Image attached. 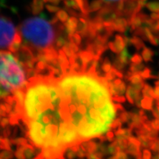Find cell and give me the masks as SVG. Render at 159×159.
Here are the masks:
<instances>
[{
    "mask_svg": "<svg viewBox=\"0 0 159 159\" xmlns=\"http://www.w3.org/2000/svg\"><path fill=\"white\" fill-rule=\"evenodd\" d=\"M122 121L120 120V119L117 118L114 120H113V122H111V128L114 129V130H117V129L120 128L122 127Z\"/></svg>",
    "mask_w": 159,
    "mask_h": 159,
    "instance_id": "836d02e7",
    "label": "cell"
},
{
    "mask_svg": "<svg viewBox=\"0 0 159 159\" xmlns=\"http://www.w3.org/2000/svg\"><path fill=\"white\" fill-rule=\"evenodd\" d=\"M116 77H119V78H121V79L123 78V77H125L124 75H123L121 71H119L118 69H116Z\"/></svg>",
    "mask_w": 159,
    "mask_h": 159,
    "instance_id": "680465c9",
    "label": "cell"
},
{
    "mask_svg": "<svg viewBox=\"0 0 159 159\" xmlns=\"http://www.w3.org/2000/svg\"><path fill=\"white\" fill-rule=\"evenodd\" d=\"M145 7L152 13H159V2H148L145 4Z\"/></svg>",
    "mask_w": 159,
    "mask_h": 159,
    "instance_id": "ac0fdd59",
    "label": "cell"
},
{
    "mask_svg": "<svg viewBox=\"0 0 159 159\" xmlns=\"http://www.w3.org/2000/svg\"><path fill=\"white\" fill-rule=\"evenodd\" d=\"M114 107L115 109H116V112L118 113L119 114L122 112H123V111H125V108H123L122 105H121L120 104H114Z\"/></svg>",
    "mask_w": 159,
    "mask_h": 159,
    "instance_id": "816d5d0a",
    "label": "cell"
},
{
    "mask_svg": "<svg viewBox=\"0 0 159 159\" xmlns=\"http://www.w3.org/2000/svg\"><path fill=\"white\" fill-rule=\"evenodd\" d=\"M156 85L154 89V99H159V83H156Z\"/></svg>",
    "mask_w": 159,
    "mask_h": 159,
    "instance_id": "f5cc1de1",
    "label": "cell"
},
{
    "mask_svg": "<svg viewBox=\"0 0 159 159\" xmlns=\"http://www.w3.org/2000/svg\"><path fill=\"white\" fill-rule=\"evenodd\" d=\"M90 18L80 17L78 18V24H77V33L81 35L83 38H86L88 34L89 22Z\"/></svg>",
    "mask_w": 159,
    "mask_h": 159,
    "instance_id": "52a82bcc",
    "label": "cell"
},
{
    "mask_svg": "<svg viewBox=\"0 0 159 159\" xmlns=\"http://www.w3.org/2000/svg\"><path fill=\"white\" fill-rule=\"evenodd\" d=\"M55 16H56L59 21L62 24H65L69 19V13L66 10L61 9L59 11L57 12Z\"/></svg>",
    "mask_w": 159,
    "mask_h": 159,
    "instance_id": "e0dca14e",
    "label": "cell"
},
{
    "mask_svg": "<svg viewBox=\"0 0 159 159\" xmlns=\"http://www.w3.org/2000/svg\"><path fill=\"white\" fill-rule=\"evenodd\" d=\"M142 60L143 57L142 55H140L138 53H136V54L133 55L130 58V61L133 63H136V64H140V63H142Z\"/></svg>",
    "mask_w": 159,
    "mask_h": 159,
    "instance_id": "d6a6232c",
    "label": "cell"
},
{
    "mask_svg": "<svg viewBox=\"0 0 159 159\" xmlns=\"http://www.w3.org/2000/svg\"><path fill=\"white\" fill-rule=\"evenodd\" d=\"M68 44H69V47H70L71 50L74 52L75 53H78L79 52L80 49H79L78 45L76 44V43H74V42H72V41H69Z\"/></svg>",
    "mask_w": 159,
    "mask_h": 159,
    "instance_id": "74e56055",
    "label": "cell"
},
{
    "mask_svg": "<svg viewBox=\"0 0 159 159\" xmlns=\"http://www.w3.org/2000/svg\"><path fill=\"white\" fill-rule=\"evenodd\" d=\"M63 0H45L46 3H50V4H54V5H58Z\"/></svg>",
    "mask_w": 159,
    "mask_h": 159,
    "instance_id": "9f6ffc18",
    "label": "cell"
},
{
    "mask_svg": "<svg viewBox=\"0 0 159 159\" xmlns=\"http://www.w3.org/2000/svg\"><path fill=\"white\" fill-rule=\"evenodd\" d=\"M117 58H118L123 64H125V66L128 65L129 62H130V55L128 54V49L125 48L122 52H121L119 54V56L117 57Z\"/></svg>",
    "mask_w": 159,
    "mask_h": 159,
    "instance_id": "2e32d148",
    "label": "cell"
},
{
    "mask_svg": "<svg viewBox=\"0 0 159 159\" xmlns=\"http://www.w3.org/2000/svg\"><path fill=\"white\" fill-rule=\"evenodd\" d=\"M142 92L143 97H152V98L154 99V89L150 85L144 84Z\"/></svg>",
    "mask_w": 159,
    "mask_h": 159,
    "instance_id": "d6986e66",
    "label": "cell"
},
{
    "mask_svg": "<svg viewBox=\"0 0 159 159\" xmlns=\"http://www.w3.org/2000/svg\"><path fill=\"white\" fill-rule=\"evenodd\" d=\"M145 26L150 27L156 34L159 33V20H152L150 18Z\"/></svg>",
    "mask_w": 159,
    "mask_h": 159,
    "instance_id": "9a60e30c",
    "label": "cell"
},
{
    "mask_svg": "<svg viewBox=\"0 0 159 159\" xmlns=\"http://www.w3.org/2000/svg\"><path fill=\"white\" fill-rule=\"evenodd\" d=\"M0 157L2 159H13V153L12 152V150H4L0 152Z\"/></svg>",
    "mask_w": 159,
    "mask_h": 159,
    "instance_id": "f1b7e54d",
    "label": "cell"
},
{
    "mask_svg": "<svg viewBox=\"0 0 159 159\" xmlns=\"http://www.w3.org/2000/svg\"><path fill=\"white\" fill-rule=\"evenodd\" d=\"M118 86V91H119V95H122L125 94V92L126 91V84L125 83L122 82L119 85H117Z\"/></svg>",
    "mask_w": 159,
    "mask_h": 159,
    "instance_id": "60d3db41",
    "label": "cell"
},
{
    "mask_svg": "<svg viewBox=\"0 0 159 159\" xmlns=\"http://www.w3.org/2000/svg\"><path fill=\"white\" fill-rule=\"evenodd\" d=\"M158 43H159V33L158 34Z\"/></svg>",
    "mask_w": 159,
    "mask_h": 159,
    "instance_id": "be15d7a7",
    "label": "cell"
},
{
    "mask_svg": "<svg viewBox=\"0 0 159 159\" xmlns=\"http://www.w3.org/2000/svg\"><path fill=\"white\" fill-rule=\"evenodd\" d=\"M126 98L128 99V102H130V103H131V104H134V103H135L134 99L133 98L132 95H131V94H130V89H129L128 87V88H127V91H126Z\"/></svg>",
    "mask_w": 159,
    "mask_h": 159,
    "instance_id": "bcb514c9",
    "label": "cell"
},
{
    "mask_svg": "<svg viewBox=\"0 0 159 159\" xmlns=\"http://www.w3.org/2000/svg\"><path fill=\"white\" fill-rule=\"evenodd\" d=\"M68 40L70 41H72L80 46L81 44V41H82V36L80 34H79L78 33H75L72 35H68Z\"/></svg>",
    "mask_w": 159,
    "mask_h": 159,
    "instance_id": "7402d4cb",
    "label": "cell"
},
{
    "mask_svg": "<svg viewBox=\"0 0 159 159\" xmlns=\"http://www.w3.org/2000/svg\"><path fill=\"white\" fill-rule=\"evenodd\" d=\"M45 0H33L30 5V11L33 15H39L45 7Z\"/></svg>",
    "mask_w": 159,
    "mask_h": 159,
    "instance_id": "9c48e42d",
    "label": "cell"
},
{
    "mask_svg": "<svg viewBox=\"0 0 159 159\" xmlns=\"http://www.w3.org/2000/svg\"><path fill=\"white\" fill-rule=\"evenodd\" d=\"M105 4H112V3H116L119 0H102Z\"/></svg>",
    "mask_w": 159,
    "mask_h": 159,
    "instance_id": "91938a15",
    "label": "cell"
},
{
    "mask_svg": "<svg viewBox=\"0 0 159 159\" xmlns=\"http://www.w3.org/2000/svg\"><path fill=\"white\" fill-rule=\"evenodd\" d=\"M105 2L102 0H92L89 5V13H94V12H98L104 6Z\"/></svg>",
    "mask_w": 159,
    "mask_h": 159,
    "instance_id": "30bf717a",
    "label": "cell"
},
{
    "mask_svg": "<svg viewBox=\"0 0 159 159\" xmlns=\"http://www.w3.org/2000/svg\"><path fill=\"white\" fill-rule=\"evenodd\" d=\"M144 66L142 63L140 64H136V63H131L130 66V71H132L133 73H139L141 74L142 71L144 69Z\"/></svg>",
    "mask_w": 159,
    "mask_h": 159,
    "instance_id": "cb8c5ba5",
    "label": "cell"
},
{
    "mask_svg": "<svg viewBox=\"0 0 159 159\" xmlns=\"http://www.w3.org/2000/svg\"><path fill=\"white\" fill-rule=\"evenodd\" d=\"M20 48H21V44H19V43H15V42H13V41H12L11 45H10L8 47L9 51L12 53H17L20 49Z\"/></svg>",
    "mask_w": 159,
    "mask_h": 159,
    "instance_id": "1f68e13d",
    "label": "cell"
},
{
    "mask_svg": "<svg viewBox=\"0 0 159 159\" xmlns=\"http://www.w3.org/2000/svg\"><path fill=\"white\" fill-rule=\"evenodd\" d=\"M16 33V28L11 19L0 16V49L9 47Z\"/></svg>",
    "mask_w": 159,
    "mask_h": 159,
    "instance_id": "277c9868",
    "label": "cell"
},
{
    "mask_svg": "<svg viewBox=\"0 0 159 159\" xmlns=\"http://www.w3.org/2000/svg\"><path fill=\"white\" fill-rule=\"evenodd\" d=\"M27 85L21 63L10 52L0 51V99Z\"/></svg>",
    "mask_w": 159,
    "mask_h": 159,
    "instance_id": "7a4b0ae2",
    "label": "cell"
},
{
    "mask_svg": "<svg viewBox=\"0 0 159 159\" xmlns=\"http://www.w3.org/2000/svg\"><path fill=\"white\" fill-rule=\"evenodd\" d=\"M62 49L63 51H64V52L66 53V56L69 57V58H70V57H73L75 55L77 54V53H75L74 52L71 50V49L70 48V47H69L68 43H66V44L64 45Z\"/></svg>",
    "mask_w": 159,
    "mask_h": 159,
    "instance_id": "f546056e",
    "label": "cell"
},
{
    "mask_svg": "<svg viewBox=\"0 0 159 159\" xmlns=\"http://www.w3.org/2000/svg\"><path fill=\"white\" fill-rule=\"evenodd\" d=\"M45 8L48 11L49 13H56L57 11H59L60 7L57 6V5H54V4H50V3H47L45 5Z\"/></svg>",
    "mask_w": 159,
    "mask_h": 159,
    "instance_id": "83f0119b",
    "label": "cell"
},
{
    "mask_svg": "<svg viewBox=\"0 0 159 159\" xmlns=\"http://www.w3.org/2000/svg\"><path fill=\"white\" fill-rule=\"evenodd\" d=\"M152 159H159V152H157V153H156V155L153 156Z\"/></svg>",
    "mask_w": 159,
    "mask_h": 159,
    "instance_id": "94428289",
    "label": "cell"
},
{
    "mask_svg": "<svg viewBox=\"0 0 159 159\" xmlns=\"http://www.w3.org/2000/svg\"><path fill=\"white\" fill-rule=\"evenodd\" d=\"M156 83H159V76H158V81H157Z\"/></svg>",
    "mask_w": 159,
    "mask_h": 159,
    "instance_id": "6125c7cd",
    "label": "cell"
},
{
    "mask_svg": "<svg viewBox=\"0 0 159 159\" xmlns=\"http://www.w3.org/2000/svg\"><path fill=\"white\" fill-rule=\"evenodd\" d=\"M114 43L116 44V47L117 49H118L119 53H120L121 52H122L125 49L126 47V43H125L124 36H122L121 35H116L114 39Z\"/></svg>",
    "mask_w": 159,
    "mask_h": 159,
    "instance_id": "8fae6325",
    "label": "cell"
},
{
    "mask_svg": "<svg viewBox=\"0 0 159 159\" xmlns=\"http://www.w3.org/2000/svg\"><path fill=\"white\" fill-rule=\"evenodd\" d=\"M150 18L152 20H159V13H152Z\"/></svg>",
    "mask_w": 159,
    "mask_h": 159,
    "instance_id": "11a10c76",
    "label": "cell"
},
{
    "mask_svg": "<svg viewBox=\"0 0 159 159\" xmlns=\"http://www.w3.org/2000/svg\"><path fill=\"white\" fill-rule=\"evenodd\" d=\"M11 142L13 144L16 145V146H25L26 144H28L29 140L23 137H19L16 139H11Z\"/></svg>",
    "mask_w": 159,
    "mask_h": 159,
    "instance_id": "603a6c76",
    "label": "cell"
},
{
    "mask_svg": "<svg viewBox=\"0 0 159 159\" xmlns=\"http://www.w3.org/2000/svg\"><path fill=\"white\" fill-rule=\"evenodd\" d=\"M14 155L17 159H27L25 155V152H24L23 146H17V149Z\"/></svg>",
    "mask_w": 159,
    "mask_h": 159,
    "instance_id": "4316f807",
    "label": "cell"
},
{
    "mask_svg": "<svg viewBox=\"0 0 159 159\" xmlns=\"http://www.w3.org/2000/svg\"><path fill=\"white\" fill-rule=\"evenodd\" d=\"M111 69H112V65H111V61H109L108 57H105L102 63V66H101V69H102V71L107 73L110 71Z\"/></svg>",
    "mask_w": 159,
    "mask_h": 159,
    "instance_id": "484cf974",
    "label": "cell"
},
{
    "mask_svg": "<svg viewBox=\"0 0 159 159\" xmlns=\"http://www.w3.org/2000/svg\"><path fill=\"white\" fill-rule=\"evenodd\" d=\"M146 2L142 0H119L115 3V7L119 16L130 18L142 12Z\"/></svg>",
    "mask_w": 159,
    "mask_h": 159,
    "instance_id": "3957f363",
    "label": "cell"
},
{
    "mask_svg": "<svg viewBox=\"0 0 159 159\" xmlns=\"http://www.w3.org/2000/svg\"><path fill=\"white\" fill-rule=\"evenodd\" d=\"M119 118L120 119V120L122 121V122H128L130 120V113L126 112V111H123L119 115Z\"/></svg>",
    "mask_w": 159,
    "mask_h": 159,
    "instance_id": "4dcf8cb0",
    "label": "cell"
},
{
    "mask_svg": "<svg viewBox=\"0 0 159 159\" xmlns=\"http://www.w3.org/2000/svg\"><path fill=\"white\" fill-rule=\"evenodd\" d=\"M66 156L68 159H75L77 157V153L68 148V151L66 152Z\"/></svg>",
    "mask_w": 159,
    "mask_h": 159,
    "instance_id": "7dc6e473",
    "label": "cell"
},
{
    "mask_svg": "<svg viewBox=\"0 0 159 159\" xmlns=\"http://www.w3.org/2000/svg\"><path fill=\"white\" fill-rule=\"evenodd\" d=\"M130 44L134 45L137 50H140L144 48L145 45L142 39L140 37L137 36V35H134L132 38H130Z\"/></svg>",
    "mask_w": 159,
    "mask_h": 159,
    "instance_id": "7c38bea8",
    "label": "cell"
},
{
    "mask_svg": "<svg viewBox=\"0 0 159 159\" xmlns=\"http://www.w3.org/2000/svg\"><path fill=\"white\" fill-rule=\"evenodd\" d=\"M113 83H114V84L115 85H119L121 83H122V80H121V78H119V79H115Z\"/></svg>",
    "mask_w": 159,
    "mask_h": 159,
    "instance_id": "6f0895ef",
    "label": "cell"
},
{
    "mask_svg": "<svg viewBox=\"0 0 159 159\" xmlns=\"http://www.w3.org/2000/svg\"><path fill=\"white\" fill-rule=\"evenodd\" d=\"M4 99V102H7V103H8V104H10V105H14V104L16 103V99H15V97H14V96H12V95H7V97H5V98L3 99Z\"/></svg>",
    "mask_w": 159,
    "mask_h": 159,
    "instance_id": "d590c367",
    "label": "cell"
},
{
    "mask_svg": "<svg viewBox=\"0 0 159 159\" xmlns=\"http://www.w3.org/2000/svg\"><path fill=\"white\" fill-rule=\"evenodd\" d=\"M129 82H130L131 84H136L143 81V77L141 74L139 73H133L130 78L128 80Z\"/></svg>",
    "mask_w": 159,
    "mask_h": 159,
    "instance_id": "d4e9b609",
    "label": "cell"
},
{
    "mask_svg": "<svg viewBox=\"0 0 159 159\" xmlns=\"http://www.w3.org/2000/svg\"><path fill=\"white\" fill-rule=\"evenodd\" d=\"M113 66L115 67L116 69H118V70H122V69H124L125 65L123 64V63L116 57V59L114 61V66Z\"/></svg>",
    "mask_w": 159,
    "mask_h": 159,
    "instance_id": "8d00e7d4",
    "label": "cell"
},
{
    "mask_svg": "<svg viewBox=\"0 0 159 159\" xmlns=\"http://www.w3.org/2000/svg\"><path fill=\"white\" fill-rule=\"evenodd\" d=\"M10 124V119L7 117H3L2 119V120L0 121V126L2 127V128H5L6 127L8 126V125Z\"/></svg>",
    "mask_w": 159,
    "mask_h": 159,
    "instance_id": "7bdbcfd3",
    "label": "cell"
},
{
    "mask_svg": "<svg viewBox=\"0 0 159 159\" xmlns=\"http://www.w3.org/2000/svg\"><path fill=\"white\" fill-rule=\"evenodd\" d=\"M108 48L113 52L116 53V54H118V55L119 54L118 49H117L116 47V44H115V43H114V41H110V42H108Z\"/></svg>",
    "mask_w": 159,
    "mask_h": 159,
    "instance_id": "f35d334b",
    "label": "cell"
},
{
    "mask_svg": "<svg viewBox=\"0 0 159 159\" xmlns=\"http://www.w3.org/2000/svg\"><path fill=\"white\" fill-rule=\"evenodd\" d=\"M87 159H102L95 153H89L87 155Z\"/></svg>",
    "mask_w": 159,
    "mask_h": 159,
    "instance_id": "db71d44e",
    "label": "cell"
},
{
    "mask_svg": "<svg viewBox=\"0 0 159 159\" xmlns=\"http://www.w3.org/2000/svg\"><path fill=\"white\" fill-rule=\"evenodd\" d=\"M153 55L154 52L151 49L148 48V47H144V48L143 49L142 56L143 57V60H144L145 62H150V61H152Z\"/></svg>",
    "mask_w": 159,
    "mask_h": 159,
    "instance_id": "5bb4252c",
    "label": "cell"
},
{
    "mask_svg": "<svg viewBox=\"0 0 159 159\" xmlns=\"http://www.w3.org/2000/svg\"><path fill=\"white\" fill-rule=\"evenodd\" d=\"M64 36L63 35H60L57 38V39L55 40V49H59L61 47H63V46L69 42V40H67Z\"/></svg>",
    "mask_w": 159,
    "mask_h": 159,
    "instance_id": "44dd1931",
    "label": "cell"
},
{
    "mask_svg": "<svg viewBox=\"0 0 159 159\" xmlns=\"http://www.w3.org/2000/svg\"><path fill=\"white\" fill-rule=\"evenodd\" d=\"M113 25H114V31H118L121 33H125L128 28H130L128 20L123 16H119L115 19L113 21Z\"/></svg>",
    "mask_w": 159,
    "mask_h": 159,
    "instance_id": "5b68a950",
    "label": "cell"
},
{
    "mask_svg": "<svg viewBox=\"0 0 159 159\" xmlns=\"http://www.w3.org/2000/svg\"><path fill=\"white\" fill-rule=\"evenodd\" d=\"M150 124L152 128H153L154 130H156L159 132V119L156 118L154 120L151 121Z\"/></svg>",
    "mask_w": 159,
    "mask_h": 159,
    "instance_id": "b9f144b4",
    "label": "cell"
},
{
    "mask_svg": "<svg viewBox=\"0 0 159 159\" xmlns=\"http://www.w3.org/2000/svg\"><path fill=\"white\" fill-rule=\"evenodd\" d=\"M151 158H152V155H151L150 151L144 149L142 152V159H151Z\"/></svg>",
    "mask_w": 159,
    "mask_h": 159,
    "instance_id": "f6af8a7d",
    "label": "cell"
},
{
    "mask_svg": "<svg viewBox=\"0 0 159 159\" xmlns=\"http://www.w3.org/2000/svg\"><path fill=\"white\" fill-rule=\"evenodd\" d=\"M54 25L45 17H32L25 19L19 27V31L25 40V43L34 49H43L52 47L57 39V33L66 30L65 26Z\"/></svg>",
    "mask_w": 159,
    "mask_h": 159,
    "instance_id": "6da1fadb",
    "label": "cell"
},
{
    "mask_svg": "<svg viewBox=\"0 0 159 159\" xmlns=\"http://www.w3.org/2000/svg\"><path fill=\"white\" fill-rule=\"evenodd\" d=\"M141 75L143 77V79H150V78H153L155 77L151 75V70L149 68H144V70L142 71Z\"/></svg>",
    "mask_w": 159,
    "mask_h": 159,
    "instance_id": "e575fe53",
    "label": "cell"
},
{
    "mask_svg": "<svg viewBox=\"0 0 159 159\" xmlns=\"http://www.w3.org/2000/svg\"><path fill=\"white\" fill-rule=\"evenodd\" d=\"M58 57H57V61H58L59 64L61 66V70L63 71V75H66L68 71H70V63L67 58L66 55L62 49H58Z\"/></svg>",
    "mask_w": 159,
    "mask_h": 159,
    "instance_id": "8992f818",
    "label": "cell"
},
{
    "mask_svg": "<svg viewBox=\"0 0 159 159\" xmlns=\"http://www.w3.org/2000/svg\"><path fill=\"white\" fill-rule=\"evenodd\" d=\"M77 24H78V18L71 16L68 19V21L64 24L67 35H72L76 33Z\"/></svg>",
    "mask_w": 159,
    "mask_h": 159,
    "instance_id": "ba28073f",
    "label": "cell"
},
{
    "mask_svg": "<svg viewBox=\"0 0 159 159\" xmlns=\"http://www.w3.org/2000/svg\"><path fill=\"white\" fill-rule=\"evenodd\" d=\"M106 137L107 139H108V142H114V137H115V134L112 131H108V133L106 134Z\"/></svg>",
    "mask_w": 159,
    "mask_h": 159,
    "instance_id": "f907efd6",
    "label": "cell"
},
{
    "mask_svg": "<svg viewBox=\"0 0 159 159\" xmlns=\"http://www.w3.org/2000/svg\"><path fill=\"white\" fill-rule=\"evenodd\" d=\"M141 159H142V158H141Z\"/></svg>",
    "mask_w": 159,
    "mask_h": 159,
    "instance_id": "03108f58",
    "label": "cell"
},
{
    "mask_svg": "<svg viewBox=\"0 0 159 159\" xmlns=\"http://www.w3.org/2000/svg\"><path fill=\"white\" fill-rule=\"evenodd\" d=\"M112 100H114L115 102H117L122 103V102H125V101H126V98H125L124 96H122V95H119V96H113Z\"/></svg>",
    "mask_w": 159,
    "mask_h": 159,
    "instance_id": "ab89813d",
    "label": "cell"
},
{
    "mask_svg": "<svg viewBox=\"0 0 159 159\" xmlns=\"http://www.w3.org/2000/svg\"><path fill=\"white\" fill-rule=\"evenodd\" d=\"M87 155H88L87 152H85V150H83V149H81V148L80 149V150L77 151V156L80 158H85V156H87Z\"/></svg>",
    "mask_w": 159,
    "mask_h": 159,
    "instance_id": "681fc988",
    "label": "cell"
},
{
    "mask_svg": "<svg viewBox=\"0 0 159 159\" xmlns=\"http://www.w3.org/2000/svg\"><path fill=\"white\" fill-rule=\"evenodd\" d=\"M153 106V98L148 97H144L141 101V107L145 110H152Z\"/></svg>",
    "mask_w": 159,
    "mask_h": 159,
    "instance_id": "4fadbf2b",
    "label": "cell"
},
{
    "mask_svg": "<svg viewBox=\"0 0 159 159\" xmlns=\"http://www.w3.org/2000/svg\"><path fill=\"white\" fill-rule=\"evenodd\" d=\"M142 1H144V2H146L147 0H142Z\"/></svg>",
    "mask_w": 159,
    "mask_h": 159,
    "instance_id": "e7e4bbea",
    "label": "cell"
},
{
    "mask_svg": "<svg viewBox=\"0 0 159 159\" xmlns=\"http://www.w3.org/2000/svg\"><path fill=\"white\" fill-rule=\"evenodd\" d=\"M2 135L5 138H8L9 136H11V129L9 126L6 127L5 128H4Z\"/></svg>",
    "mask_w": 159,
    "mask_h": 159,
    "instance_id": "c3c4849f",
    "label": "cell"
},
{
    "mask_svg": "<svg viewBox=\"0 0 159 159\" xmlns=\"http://www.w3.org/2000/svg\"><path fill=\"white\" fill-rule=\"evenodd\" d=\"M47 68H48V63L43 61H38V63H36V65H35V67L37 73L39 75L41 74L42 71L47 70Z\"/></svg>",
    "mask_w": 159,
    "mask_h": 159,
    "instance_id": "ffe728a7",
    "label": "cell"
},
{
    "mask_svg": "<svg viewBox=\"0 0 159 159\" xmlns=\"http://www.w3.org/2000/svg\"><path fill=\"white\" fill-rule=\"evenodd\" d=\"M115 156H116L117 159H128V155H127L126 152H125V151H123V150L117 152Z\"/></svg>",
    "mask_w": 159,
    "mask_h": 159,
    "instance_id": "ee69618b",
    "label": "cell"
}]
</instances>
